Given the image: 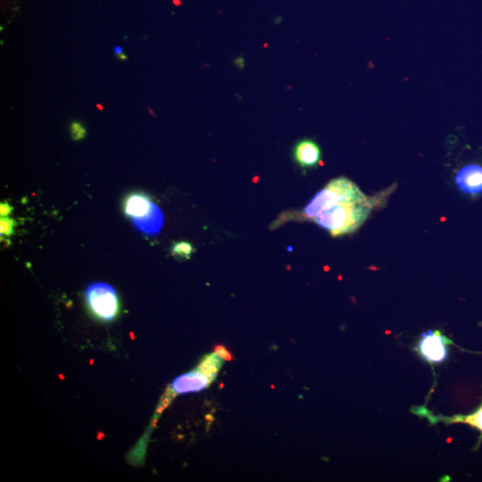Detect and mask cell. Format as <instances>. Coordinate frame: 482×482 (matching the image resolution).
Here are the masks:
<instances>
[{
	"label": "cell",
	"mask_w": 482,
	"mask_h": 482,
	"mask_svg": "<svg viewBox=\"0 0 482 482\" xmlns=\"http://www.w3.org/2000/svg\"><path fill=\"white\" fill-rule=\"evenodd\" d=\"M441 420L447 424H465L470 425L472 428L477 429L481 433L482 437V405L476 412L472 413L469 415H455L451 418L440 417Z\"/></svg>",
	"instance_id": "9c48e42d"
},
{
	"label": "cell",
	"mask_w": 482,
	"mask_h": 482,
	"mask_svg": "<svg viewBox=\"0 0 482 482\" xmlns=\"http://www.w3.org/2000/svg\"><path fill=\"white\" fill-rule=\"evenodd\" d=\"M117 58L120 59L122 61H126L127 60V56L124 54V53H122V54L118 55Z\"/></svg>",
	"instance_id": "2e32d148"
},
{
	"label": "cell",
	"mask_w": 482,
	"mask_h": 482,
	"mask_svg": "<svg viewBox=\"0 0 482 482\" xmlns=\"http://www.w3.org/2000/svg\"><path fill=\"white\" fill-rule=\"evenodd\" d=\"M215 352L217 353L218 356H220L222 358L227 360V361L231 360V354L228 352V350L225 349L223 346H217L215 347Z\"/></svg>",
	"instance_id": "5bb4252c"
},
{
	"label": "cell",
	"mask_w": 482,
	"mask_h": 482,
	"mask_svg": "<svg viewBox=\"0 0 482 482\" xmlns=\"http://www.w3.org/2000/svg\"><path fill=\"white\" fill-rule=\"evenodd\" d=\"M155 203L152 199L145 193H133L125 200L124 212L131 220L140 219L148 215Z\"/></svg>",
	"instance_id": "52a82bcc"
},
{
	"label": "cell",
	"mask_w": 482,
	"mask_h": 482,
	"mask_svg": "<svg viewBox=\"0 0 482 482\" xmlns=\"http://www.w3.org/2000/svg\"><path fill=\"white\" fill-rule=\"evenodd\" d=\"M71 136L74 140H81L85 138L87 131L83 125L79 122H74L70 125Z\"/></svg>",
	"instance_id": "7c38bea8"
},
{
	"label": "cell",
	"mask_w": 482,
	"mask_h": 482,
	"mask_svg": "<svg viewBox=\"0 0 482 482\" xmlns=\"http://www.w3.org/2000/svg\"><path fill=\"white\" fill-rule=\"evenodd\" d=\"M133 222L140 233L149 234V235H156L162 229L164 217H163L161 209L155 204L154 208L148 215L142 218L135 219Z\"/></svg>",
	"instance_id": "ba28073f"
},
{
	"label": "cell",
	"mask_w": 482,
	"mask_h": 482,
	"mask_svg": "<svg viewBox=\"0 0 482 482\" xmlns=\"http://www.w3.org/2000/svg\"><path fill=\"white\" fill-rule=\"evenodd\" d=\"M194 247L187 241H179L172 247V255L181 259H190L194 252Z\"/></svg>",
	"instance_id": "30bf717a"
},
{
	"label": "cell",
	"mask_w": 482,
	"mask_h": 482,
	"mask_svg": "<svg viewBox=\"0 0 482 482\" xmlns=\"http://www.w3.org/2000/svg\"><path fill=\"white\" fill-rule=\"evenodd\" d=\"M17 222L14 219L1 217L0 220V233H1V240L8 241L14 234L15 228L17 227Z\"/></svg>",
	"instance_id": "8fae6325"
},
{
	"label": "cell",
	"mask_w": 482,
	"mask_h": 482,
	"mask_svg": "<svg viewBox=\"0 0 482 482\" xmlns=\"http://www.w3.org/2000/svg\"><path fill=\"white\" fill-rule=\"evenodd\" d=\"M449 344V340L440 331H429L422 334L418 345V352L430 364H440L447 358V346Z\"/></svg>",
	"instance_id": "277c9868"
},
{
	"label": "cell",
	"mask_w": 482,
	"mask_h": 482,
	"mask_svg": "<svg viewBox=\"0 0 482 482\" xmlns=\"http://www.w3.org/2000/svg\"><path fill=\"white\" fill-rule=\"evenodd\" d=\"M114 51H115V54L118 56V55L122 54V53H123V49H122L121 47L117 46V47H115Z\"/></svg>",
	"instance_id": "9a60e30c"
},
{
	"label": "cell",
	"mask_w": 482,
	"mask_h": 482,
	"mask_svg": "<svg viewBox=\"0 0 482 482\" xmlns=\"http://www.w3.org/2000/svg\"><path fill=\"white\" fill-rule=\"evenodd\" d=\"M371 199L345 177L331 181L306 206L304 215L338 237L350 234L365 223L372 212Z\"/></svg>",
	"instance_id": "6da1fadb"
},
{
	"label": "cell",
	"mask_w": 482,
	"mask_h": 482,
	"mask_svg": "<svg viewBox=\"0 0 482 482\" xmlns=\"http://www.w3.org/2000/svg\"><path fill=\"white\" fill-rule=\"evenodd\" d=\"M85 299L90 312L99 320L112 322L117 317L118 297L110 285L103 283L90 285L85 291Z\"/></svg>",
	"instance_id": "3957f363"
},
{
	"label": "cell",
	"mask_w": 482,
	"mask_h": 482,
	"mask_svg": "<svg viewBox=\"0 0 482 482\" xmlns=\"http://www.w3.org/2000/svg\"><path fill=\"white\" fill-rule=\"evenodd\" d=\"M224 360L215 352L212 355L206 356L195 370L177 378L162 397L156 414H161L177 395L198 392L208 387L217 377Z\"/></svg>",
	"instance_id": "7a4b0ae2"
},
{
	"label": "cell",
	"mask_w": 482,
	"mask_h": 482,
	"mask_svg": "<svg viewBox=\"0 0 482 482\" xmlns=\"http://www.w3.org/2000/svg\"><path fill=\"white\" fill-rule=\"evenodd\" d=\"M13 212V208L10 204L8 202H2L1 205H0V215H1V217H8L9 215H11Z\"/></svg>",
	"instance_id": "4fadbf2b"
},
{
	"label": "cell",
	"mask_w": 482,
	"mask_h": 482,
	"mask_svg": "<svg viewBox=\"0 0 482 482\" xmlns=\"http://www.w3.org/2000/svg\"><path fill=\"white\" fill-rule=\"evenodd\" d=\"M97 106H98V108L100 109V110H102L103 108H102L101 106H100V105L99 104V105H97Z\"/></svg>",
	"instance_id": "e0dca14e"
},
{
	"label": "cell",
	"mask_w": 482,
	"mask_h": 482,
	"mask_svg": "<svg viewBox=\"0 0 482 482\" xmlns=\"http://www.w3.org/2000/svg\"><path fill=\"white\" fill-rule=\"evenodd\" d=\"M322 151L318 144L312 140H300L294 149V158L303 168H312L320 163Z\"/></svg>",
	"instance_id": "8992f818"
},
{
	"label": "cell",
	"mask_w": 482,
	"mask_h": 482,
	"mask_svg": "<svg viewBox=\"0 0 482 482\" xmlns=\"http://www.w3.org/2000/svg\"><path fill=\"white\" fill-rule=\"evenodd\" d=\"M456 184L462 192L472 197L482 193V167L469 165L463 167L456 174Z\"/></svg>",
	"instance_id": "5b68a950"
}]
</instances>
